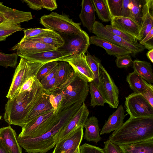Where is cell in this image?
<instances>
[{
  "label": "cell",
  "mask_w": 153,
  "mask_h": 153,
  "mask_svg": "<svg viewBox=\"0 0 153 153\" xmlns=\"http://www.w3.org/2000/svg\"><path fill=\"white\" fill-rule=\"evenodd\" d=\"M92 1L99 19L104 22L111 21V18L106 0H92Z\"/></svg>",
  "instance_id": "cell-31"
},
{
  "label": "cell",
  "mask_w": 153,
  "mask_h": 153,
  "mask_svg": "<svg viewBox=\"0 0 153 153\" xmlns=\"http://www.w3.org/2000/svg\"><path fill=\"white\" fill-rule=\"evenodd\" d=\"M132 67L134 71L146 82L153 83V73L150 63L145 61L135 60L133 61Z\"/></svg>",
  "instance_id": "cell-28"
},
{
  "label": "cell",
  "mask_w": 153,
  "mask_h": 153,
  "mask_svg": "<svg viewBox=\"0 0 153 153\" xmlns=\"http://www.w3.org/2000/svg\"><path fill=\"white\" fill-rule=\"evenodd\" d=\"M79 150V153H105L102 149L86 143L80 146Z\"/></svg>",
  "instance_id": "cell-42"
},
{
  "label": "cell",
  "mask_w": 153,
  "mask_h": 153,
  "mask_svg": "<svg viewBox=\"0 0 153 153\" xmlns=\"http://www.w3.org/2000/svg\"><path fill=\"white\" fill-rule=\"evenodd\" d=\"M115 62L118 68H122L131 65L133 61L130 54H127L117 56Z\"/></svg>",
  "instance_id": "cell-41"
},
{
  "label": "cell",
  "mask_w": 153,
  "mask_h": 153,
  "mask_svg": "<svg viewBox=\"0 0 153 153\" xmlns=\"http://www.w3.org/2000/svg\"><path fill=\"white\" fill-rule=\"evenodd\" d=\"M110 115L101 130L100 135L109 133L119 129L123 123V120L128 114H125V111L122 105Z\"/></svg>",
  "instance_id": "cell-23"
},
{
  "label": "cell",
  "mask_w": 153,
  "mask_h": 153,
  "mask_svg": "<svg viewBox=\"0 0 153 153\" xmlns=\"http://www.w3.org/2000/svg\"><path fill=\"white\" fill-rule=\"evenodd\" d=\"M40 23L46 29L70 36L76 35L82 30L81 23L74 22L68 15L55 12L42 16Z\"/></svg>",
  "instance_id": "cell-7"
},
{
  "label": "cell",
  "mask_w": 153,
  "mask_h": 153,
  "mask_svg": "<svg viewBox=\"0 0 153 153\" xmlns=\"http://www.w3.org/2000/svg\"><path fill=\"white\" fill-rule=\"evenodd\" d=\"M58 68L59 64L56 67L41 80L40 82L42 86H44L56 74Z\"/></svg>",
  "instance_id": "cell-52"
},
{
  "label": "cell",
  "mask_w": 153,
  "mask_h": 153,
  "mask_svg": "<svg viewBox=\"0 0 153 153\" xmlns=\"http://www.w3.org/2000/svg\"><path fill=\"white\" fill-rule=\"evenodd\" d=\"M125 106L130 118L153 117V107L141 94L133 93L126 97Z\"/></svg>",
  "instance_id": "cell-10"
},
{
  "label": "cell",
  "mask_w": 153,
  "mask_h": 153,
  "mask_svg": "<svg viewBox=\"0 0 153 153\" xmlns=\"http://www.w3.org/2000/svg\"><path fill=\"white\" fill-rule=\"evenodd\" d=\"M89 90L88 82L78 76L73 69L65 82L54 90L47 92L62 94V100L58 111L59 113L78 102H85Z\"/></svg>",
  "instance_id": "cell-4"
},
{
  "label": "cell",
  "mask_w": 153,
  "mask_h": 153,
  "mask_svg": "<svg viewBox=\"0 0 153 153\" xmlns=\"http://www.w3.org/2000/svg\"><path fill=\"white\" fill-rule=\"evenodd\" d=\"M142 96L153 107V85L150 84L148 88L142 94Z\"/></svg>",
  "instance_id": "cell-48"
},
{
  "label": "cell",
  "mask_w": 153,
  "mask_h": 153,
  "mask_svg": "<svg viewBox=\"0 0 153 153\" xmlns=\"http://www.w3.org/2000/svg\"><path fill=\"white\" fill-rule=\"evenodd\" d=\"M47 93L48 94L50 101L55 113H59L58 111L63 99L62 94L61 93L53 94Z\"/></svg>",
  "instance_id": "cell-40"
},
{
  "label": "cell",
  "mask_w": 153,
  "mask_h": 153,
  "mask_svg": "<svg viewBox=\"0 0 153 153\" xmlns=\"http://www.w3.org/2000/svg\"><path fill=\"white\" fill-rule=\"evenodd\" d=\"M58 62L53 61L45 63L39 70L36 76L40 82L58 65Z\"/></svg>",
  "instance_id": "cell-39"
},
{
  "label": "cell",
  "mask_w": 153,
  "mask_h": 153,
  "mask_svg": "<svg viewBox=\"0 0 153 153\" xmlns=\"http://www.w3.org/2000/svg\"><path fill=\"white\" fill-rule=\"evenodd\" d=\"M153 28V0H144L140 25L141 41Z\"/></svg>",
  "instance_id": "cell-20"
},
{
  "label": "cell",
  "mask_w": 153,
  "mask_h": 153,
  "mask_svg": "<svg viewBox=\"0 0 153 153\" xmlns=\"http://www.w3.org/2000/svg\"><path fill=\"white\" fill-rule=\"evenodd\" d=\"M105 103L110 107L117 108L119 105V91L110 75L103 66H99V83L97 88Z\"/></svg>",
  "instance_id": "cell-8"
},
{
  "label": "cell",
  "mask_w": 153,
  "mask_h": 153,
  "mask_svg": "<svg viewBox=\"0 0 153 153\" xmlns=\"http://www.w3.org/2000/svg\"><path fill=\"white\" fill-rule=\"evenodd\" d=\"M123 0H106V3L111 18L120 16Z\"/></svg>",
  "instance_id": "cell-37"
},
{
  "label": "cell",
  "mask_w": 153,
  "mask_h": 153,
  "mask_svg": "<svg viewBox=\"0 0 153 153\" xmlns=\"http://www.w3.org/2000/svg\"><path fill=\"white\" fill-rule=\"evenodd\" d=\"M89 114V110L85 102H83L75 115L59 134L58 141L66 137L78 127L81 126H83Z\"/></svg>",
  "instance_id": "cell-16"
},
{
  "label": "cell",
  "mask_w": 153,
  "mask_h": 153,
  "mask_svg": "<svg viewBox=\"0 0 153 153\" xmlns=\"http://www.w3.org/2000/svg\"><path fill=\"white\" fill-rule=\"evenodd\" d=\"M83 128L81 126L58 141L52 153H74L80 146L83 136Z\"/></svg>",
  "instance_id": "cell-12"
},
{
  "label": "cell",
  "mask_w": 153,
  "mask_h": 153,
  "mask_svg": "<svg viewBox=\"0 0 153 153\" xmlns=\"http://www.w3.org/2000/svg\"><path fill=\"white\" fill-rule=\"evenodd\" d=\"M0 14L6 23L19 24L32 19L33 17L30 12H25L13 9L4 5L0 2Z\"/></svg>",
  "instance_id": "cell-17"
},
{
  "label": "cell",
  "mask_w": 153,
  "mask_h": 153,
  "mask_svg": "<svg viewBox=\"0 0 153 153\" xmlns=\"http://www.w3.org/2000/svg\"><path fill=\"white\" fill-rule=\"evenodd\" d=\"M119 147L121 153H153V138Z\"/></svg>",
  "instance_id": "cell-27"
},
{
  "label": "cell",
  "mask_w": 153,
  "mask_h": 153,
  "mask_svg": "<svg viewBox=\"0 0 153 153\" xmlns=\"http://www.w3.org/2000/svg\"><path fill=\"white\" fill-rule=\"evenodd\" d=\"M29 7L36 10H39L43 8L42 0H23Z\"/></svg>",
  "instance_id": "cell-46"
},
{
  "label": "cell",
  "mask_w": 153,
  "mask_h": 153,
  "mask_svg": "<svg viewBox=\"0 0 153 153\" xmlns=\"http://www.w3.org/2000/svg\"><path fill=\"white\" fill-rule=\"evenodd\" d=\"M6 22H5V21L4 19L2 17V16L0 14V25Z\"/></svg>",
  "instance_id": "cell-55"
},
{
  "label": "cell",
  "mask_w": 153,
  "mask_h": 153,
  "mask_svg": "<svg viewBox=\"0 0 153 153\" xmlns=\"http://www.w3.org/2000/svg\"><path fill=\"white\" fill-rule=\"evenodd\" d=\"M153 138V117L130 118L109 136V140L119 146Z\"/></svg>",
  "instance_id": "cell-3"
},
{
  "label": "cell",
  "mask_w": 153,
  "mask_h": 153,
  "mask_svg": "<svg viewBox=\"0 0 153 153\" xmlns=\"http://www.w3.org/2000/svg\"><path fill=\"white\" fill-rule=\"evenodd\" d=\"M105 27L110 32L126 41L134 43L137 42L138 40L134 36L117 29L111 25H107Z\"/></svg>",
  "instance_id": "cell-38"
},
{
  "label": "cell",
  "mask_w": 153,
  "mask_h": 153,
  "mask_svg": "<svg viewBox=\"0 0 153 153\" xmlns=\"http://www.w3.org/2000/svg\"><path fill=\"white\" fill-rule=\"evenodd\" d=\"M18 57L16 53L8 54L0 52V66L14 68L17 63Z\"/></svg>",
  "instance_id": "cell-36"
},
{
  "label": "cell",
  "mask_w": 153,
  "mask_h": 153,
  "mask_svg": "<svg viewBox=\"0 0 153 153\" xmlns=\"http://www.w3.org/2000/svg\"><path fill=\"white\" fill-rule=\"evenodd\" d=\"M53 110V109L50 101L48 94L44 90L28 114L25 120L24 125L42 114Z\"/></svg>",
  "instance_id": "cell-21"
},
{
  "label": "cell",
  "mask_w": 153,
  "mask_h": 153,
  "mask_svg": "<svg viewBox=\"0 0 153 153\" xmlns=\"http://www.w3.org/2000/svg\"><path fill=\"white\" fill-rule=\"evenodd\" d=\"M29 38L53 46L56 49L62 47L65 43L64 39L59 34L50 30L37 36Z\"/></svg>",
  "instance_id": "cell-25"
},
{
  "label": "cell",
  "mask_w": 153,
  "mask_h": 153,
  "mask_svg": "<svg viewBox=\"0 0 153 153\" xmlns=\"http://www.w3.org/2000/svg\"><path fill=\"white\" fill-rule=\"evenodd\" d=\"M83 103L78 102L61 111L59 122L49 131L37 137L17 136L20 146L28 153H45L52 149L58 141V136Z\"/></svg>",
  "instance_id": "cell-1"
},
{
  "label": "cell",
  "mask_w": 153,
  "mask_h": 153,
  "mask_svg": "<svg viewBox=\"0 0 153 153\" xmlns=\"http://www.w3.org/2000/svg\"><path fill=\"white\" fill-rule=\"evenodd\" d=\"M148 58L152 63H153V49L149 50L146 54Z\"/></svg>",
  "instance_id": "cell-53"
},
{
  "label": "cell",
  "mask_w": 153,
  "mask_h": 153,
  "mask_svg": "<svg viewBox=\"0 0 153 153\" xmlns=\"http://www.w3.org/2000/svg\"><path fill=\"white\" fill-rule=\"evenodd\" d=\"M30 62L45 63L53 61H61L67 56L58 49L19 56Z\"/></svg>",
  "instance_id": "cell-19"
},
{
  "label": "cell",
  "mask_w": 153,
  "mask_h": 153,
  "mask_svg": "<svg viewBox=\"0 0 153 153\" xmlns=\"http://www.w3.org/2000/svg\"><path fill=\"white\" fill-rule=\"evenodd\" d=\"M44 91L42 86L36 78L30 89L19 93L11 100L8 99L5 105L4 120L9 125L22 128L28 114Z\"/></svg>",
  "instance_id": "cell-2"
},
{
  "label": "cell",
  "mask_w": 153,
  "mask_h": 153,
  "mask_svg": "<svg viewBox=\"0 0 153 153\" xmlns=\"http://www.w3.org/2000/svg\"><path fill=\"white\" fill-rule=\"evenodd\" d=\"M49 29H47L35 28L25 29L23 31L24 35L22 38L24 39L26 38L37 36L40 34L48 31Z\"/></svg>",
  "instance_id": "cell-43"
},
{
  "label": "cell",
  "mask_w": 153,
  "mask_h": 153,
  "mask_svg": "<svg viewBox=\"0 0 153 153\" xmlns=\"http://www.w3.org/2000/svg\"><path fill=\"white\" fill-rule=\"evenodd\" d=\"M90 44L104 48L108 55L117 56L127 54H132L126 48L115 45L104 39L96 36L89 37Z\"/></svg>",
  "instance_id": "cell-22"
},
{
  "label": "cell",
  "mask_w": 153,
  "mask_h": 153,
  "mask_svg": "<svg viewBox=\"0 0 153 153\" xmlns=\"http://www.w3.org/2000/svg\"><path fill=\"white\" fill-rule=\"evenodd\" d=\"M0 153H8L0 141Z\"/></svg>",
  "instance_id": "cell-54"
},
{
  "label": "cell",
  "mask_w": 153,
  "mask_h": 153,
  "mask_svg": "<svg viewBox=\"0 0 153 153\" xmlns=\"http://www.w3.org/2000/svg\"><path fill=\"white\" fill-rule=\"evenodd\" d=\"M71 36L62 47L58 49L64 53L67 57L85 53L90 45L88 34L82 30L78 34Z\"/></svg>",
  "instance_id": "cell-11"
},
{
  "label": "cell",
  "mask_w": 153,
  "mask_h": 153,
  "mask_svg": "<svg viewBox=\"0 0 153 153\" xmlns=\"http://www.w3.org/2000/svg\"><path fill=\"white\" fill-rule=\"evenodd\" d=\"M1 117L0 116V119H1Z\"/></svg>",
  "instance_id": "cell-57"
},
{
  "label": "cell",
  "mask_w": 153,
  "mask_h": 153,
  "mask_svg": "<svg viewBox=\"0 0 153 153\" xmlns=\"http://www.w3.org/2000/svg\"><path fill=\"white\" fill-rule=\"evenodd\" d=\"M79 146L76 149L74 153H79Z\"/></svg>",
  "instance_id": "cell-56"
},
{
  "label": "cell",
  "mask_w": 153,
  "mask_h": 153,
  "mask_svg": "<svg viewBox=\"0 0 153 153\" xmlns=\"http://www.w3.org/2000/svg\"><path fill=\"white\" fill-rule=\"evenodd\" d=\"M87 62L94 76L93 83L97 88L99 83V66L100 61L94 55H91L88 51L86 55Z\"/></svg>",
  "instance_id": "cell-34"
},
{
  "label": "cell",
  "mask_w": 153,
  "mask_h": 153,
  "mask_svg": "<svg viewBox=\"0 0 153 153\" xmlns=\"http://www.w3.org/2000/svg\"><path fill=\"white\" fill-rule=\"evenodd\" d=\"M85 128L84 139L88 141L97 143L102 139L100 135L98 120L95 116H91L87 119L83 125Z\"/></svg>",
  "instance_id": "cell-26"
},
{
  "label": "cell",
  "mask_w": 153,
  "mask_h": 153,
  "mask_svg": "<svg viewBox=\"0 0 153 153\" xmlns=\"http://www.w3.org/2000/svg\"><path fill=\"white\" fill-rule=\"evenodd\" d=\"M144 0H130L129 7L130 9V18L140 25L142 10Z\"/></svg>",
  "instance_id": "cell-32"
},
{
  "label": "cell",
  "mask_w": 153,
  "mask_h": 153,
  "mask_svg": "<svg viewBox=\"0 0 153 153\" xmlns=\"http://www.w3.org/2000/svg\"><path fill=\"white\" fill-rule=\"evenodd\" d=\"M92 32L96 36L126 48L133 55L141 52L145 49L144 46L139 43L128 42L107 30L105 26L99 21H95L93 26Z\"/></svg>",
  "instance_id": "cell-9"
},
{
  "label": "cell",
  "mask_w": 153,
  "mask_h": 153,
  "mask_svg": "<svg viewBox=\"0 0 153 153\" xmlns=\"http://www.w3.org/2000/svg\"><path fill=\"white\" fill-rule=\"evenodd\" d=\"M57 49L51 45L32 40L29 38L21 40L12 48L15 51L18 56L29 54H34Z\"/></svg>",
  "instance_id": "cell-14"
},
{
  "label": "cell",
  "mask_w": 153,
  "mask_h": 153,
  "mask_svg": "<svg viewBox=\"0 0 153 153\" xmlns=\"http://www.w3.org/2000/svg\"><path fill=\"white\" fill-rule=\"evenodd\" d=\"M0 141L8 153H22L16 132L10 126L0 128Z\"/></svg>",
  "instance_id": "cell-15"
},
{
  "label": "cell",
  "mask_w": 153,
  "mask_h": 153,
  "mask_svg": "<svg viewBox=\"0 0 153 153\" xmlns=\"http://www.w3.org/2000/svg\"><path fill=\"white\" fill-rule=\"evenodd\" d=\"M126 79L130 88L134 93L141 94L148 88L150 84L134 71L129 73Z\"/></svg>",
  "instance_id": "cell-29"
},
{
  "label": "cell",
  "mask_w": 153,
  "mask_h": 153,
  "mask_svg": "<svg viewBox=\"0 0 153 153\" xmlns=\"http://www.w3.org/2000/svg\"><path fill=\"white\" fill-rule=\"evenodd\" d=\"M44 64L30 62L20 57L6 97L7 98L11 100L17 95L23 85L30 77L36 76L39 70Z\"/></svg>",
  "instance_id": "cell-6"
},
{
  "label": "cell",
  "mask_w": 153,
  "mask_h": 153,
  "mask_svg": "<svg viewBox=\"0 0 153 153\" xmlns=\"http://www.w3.org/2000/svg\"><path fill=\"white\" fill-rule=\"evenodd\" d=\"M104 147L102 149L105 153H121L119 146L108 139L104 142Z\"/></svg>",
  "instance_id": "cell-45"
},
{
  "label": "cell",
  "mask_w": 153,
  "mask_h": 153,
  "mask_svg": "<svg viewBox=\"0 0 153 153\" xmlns=\"http://www.w3.org/2000/svg\"><path fill=\"white\" fill-rule=\"evenodd\" d=\"M111 22V25L114 27L134 36L140 41V25L130 18L116 17L112 18Z\"/></svg>",
  "instance_id": "cell-18"
},
{
  "label": "cell",
  "mask_w": 153,
  "mask_h": 153,
  "mask_svg": "<svg viewBox=\"0 0 153 153\" xmlns=\"http://www.w3.org/2000/svg\"><path fill=\"white\" fill-rule=\"evenodd\" d=\"M153 28L146 36L140 41V44L144 46L145 48L150 50L153 49Z\"/></svg>",
  "instance_id": "cell-44"
},
{
  "label": "cell",
  "mask_w": 153,
  "mask_h": 153,
  "mask_svg": "<svg viewBox=\"0 0 153 153\" xmlns=\"http://www.w3.org/2000/svg\"><path fill=\"white\" fill-rule=\"evenodd\" d=\"M56 74L44 86H42L45 91L47 92H49L56 89Z\"/></svg>",
  "instance_id": "cell-49"
},
{
  "label": "cell",
  "mask_w": 153,
  "mask_h": 153,
  "mask_svg": "<svg viewBox=\"0 0 153 153\" xmlns=\"http://www.w3.org/2000/svg\"><path fill=\"white\" fill-rule=\"evenodd\" d=\"M130 0H123L122 8L120 16L130 18L131 13L129 7Z\"/></svg>",
  "instance_id": "cell-47"
},
{
  "label": "cell",
  "mask_w": 153,
  "mask_h": 153,
  "mask_svg": "<svg viewBox=\"0 0 153 153\" xmlns=\"http://www.w3.org/2000/svg\"><path fill=\"white\" fill-rule=\"evenodd\" d=\"M62 61L68 62L80 78L88 82L94 81V76L87 62L85 53L66 57Z\"/></svg>",
  "instance_id": "cell-13"
},
{
  "label": "cell",
  "mask_w": 153,
  "mask_h": 153,
  "mask_svg": "<svg viewBox=\"0 0 153 153\" xmlns=\"http://www.w3.org/2000/svg\"><path fill=\"white\" fill-rule=\"evenodd\" d=\"M81 10L79 15L84 27L92 32L93 26L96 19L95 10L92 0H83Z\"/></svg>",
  "instance_id": "cell-24"
},
{
  "label": "cell",
  "mask_w": 153,
  "mask_h": 153,
  "mask_svg": "<svg viewBox=\"0 0 153 153\" xmlns=\"http://www.w3.org/2000/svg\"><path fill=\"white\" fill-rule=\"evenodd\" d=\"M42 1L43 8L51 11L57 8V4L55 0H42Z\"/></svg>",
  "instance_id": "cell-50"
},
{
  "label": "cell",
  "mask_w": 153,
  "mask_h": 153,
  "mask_svg": "<svg viewBox=\"0 0 153 153\" xmlns=\"http://www.w3.org/2000/svg\"><path fill=\"white\" fill-rule=\"evenodd\" d=\"M36 78V76L31 77L29 78L22 86L19 94L27 91L30 89L33 86Z\"/></svg>",
  "instance_id": "cell-51"
},
{
  "label": "cell",
  "mask_w": 153,
  "mask_h": 153,
  "mask_svg": "<svg viewBox=\"0 0 153 153\" xmlns=\"http://www.w3.org/2000/svg\"><path fill=\"white\" fill-rule=\"evenodd\" d=\"M89 91L91 95V106H104L105 102L101 93L92 82H89Z\"/></svg>",
  "instance_id": "cell-35"
},
{
  "label": "cell",
  "mask_w": 153,
  "mask_h": 153,
  "mask_svg": "<svg viewBox=\"0 0 153 153\" xmlns=\"http://www.w3.org/2000/svg\"><path fill=\"white\" fill-rule=\"evenodd\" d=\"M61 111L55 113L53 110L45 112L25 124L18 135L36 137L50 131L59 121Z\"/></svg>",
  "instance_id": "cell-5"
},
{
  "label": "cell",
  "mask_w": 153,
  "mask_h": 153,
  "mask_svg": "<svg viewBox=\"0 0 153 153\" xmlns=\"http://www.w3.org/2000/svg\"><path fill=\"white\" fill-rule=\"evenodd\" d=\"M25 29L20 25L4 23L0 25V41L6 40V38L13 33Z\"/></svg>",
  "instance_id": "cell-33"
},
{
  "label": "cell",
  "mask_w": 153,
  "mask_h": 153,
  "mask_svg": "<svg viewBox=\"0 0 153 153\" xmlns=\"http://www.w3.org/2000/svg\"><path fill=\"white\" fill-rule=\"evenodd\" d=\"M59 68L56 74V89L65 82L70 76L73 69L67 62H58Z\"/></svg>",
  "instance_id": "cell-30"
}]
</instances>
